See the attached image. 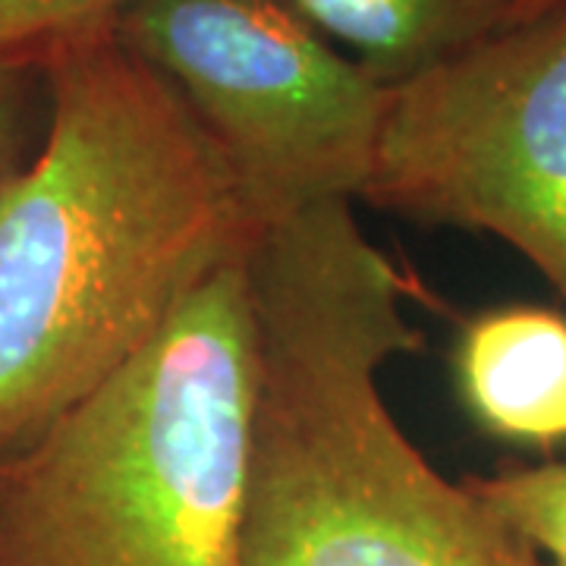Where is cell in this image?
<instances>
[{"label": "cell", "instance_id": "3957f363", "mask_svg": "<svg viewBox=\"0 0 566 566\" xmlns=\"http://www.w3.org/2000/svg\"><path fill=\"white\" fill-rule=\"evenodd\" d=\"M252 412L243 255L0 463V566H240Z\"/></svg>", "mask_w": 566, "mask_h": 566}, {"label": "cell", "instance_id": "8992f818", "mask_svg": "<svg viewBox=\"0 0 566 566\" xmlns=\"http://www.w3.org/2000/svg\"><path fill=\"white\" fill-rule=\"evenodd\" d=\"M469 416L510 444H566V315L504 305L465 324L453 353Z\"/></svg>", "mask_w": 566, "mask_h": 566}, {"label": "cell", "instance_id": "5b68a950", "mask_svg": "<svg viewBox=\"0 0 566 566\" xmlns=\"http://www.w3.org/2000/svg\"><path fill=\"white\" fill-rule=\"evenodd\" d=\"M363 199L501 237L566 303V0L387 88Z\"/></svg>", "mask_w": 566, "mask_h": 566}, {"label": "cell", "instance_id": "8fae6325", "mask_svg": "<svg viewBox=\"0 0 566 566\" xmlns=\"http://www.w3.org/2000/svg\"><path fill=\"white\" fill-rule=\"evenodd\" d=\"M551 3H557V0H538V7H551Z\"/></svg>", "mask_w": 566, "mask_h": 566}, {"label": "cell", "instance_id": "277c9868", "mask_svg": "<svg viewBox=\"0 0 566 566\" xmlns=\"http://www.w3.org/2000/svg\"><path fill=\"white\" fill-rule=\"evenodd\" d=\"M114 32L174 85L262 227L363 199L387 85L286 0H126Z\"/></svg>", "mask_w": 566, "mask_h": 566}, {"label": "cell", "instance_id": "30bf717a", "mask_svg": "<svg viewBox=\"0 0 566 566\" xmlns=\"http://www.w3.org/2000/svg\"><path fill=\"white\" fill-rule=\"evenodd\" d=\"M17 63L0 61V155L10 139V123H13V107H17Z\"/></svg>", "mask_w": 566, "mask_h": 566}, {"label": "cell", "instance_id": "52a82bcc", "mask_svg": "<svg viewBox=\"0 0 566 566\" xmlns=\"http://www.w3.org/2000/svg\"><path fill=\"white\" fill-rule=\"evenodd\" d=\"M322 35L387 88L463 54L513 22L545 10L538 0H286Z\"/></svg>", "mask_w": 566, "mask_h": 566}, {"label": "cell", "instance_id": "7a4b0ae2", "mask_svg": "<svg viewBox=\"0 0 566 566\" xmlns=\"http://www.w3.org/2000/svg\"><path fill=\"white\" fill-rule=\"evenodd\" d=\"M255 412L240 566H545L406 438L378 385L422 346L406 277L349 202L262 227L245 252Z\"/></svg>", "mask_w": 566, "mask_h": 566}, {"label": "cell", "instance_id": "6da1fadb", "mask_svg": "<svg viewBox=\"0 0 566 566\" xmlns=\"http://www.w3.org/2000/svg\"><path fill=\"white\" fill-rule=\"evenodd\" d=\"M44 61L48 136L0 180V463L139 356L262 230L214 142L114 25Z\"/></svg>", "mask_w": 566, "mask_h": 566}, {"label": "cell", "instance_id": "9c48e42d", "mask_svg": "<svg viewBox=\"0 0 566 566\" xmlns=\"http://www.w3.org/2000/svg\"><path fill=\"white\" fill-rule=\"evenodd\" d=\"M126 0H0V61L20 66L114 25Z\"/></svg>", "mask_w": 566, "mask_h": 566}, {"label": "cell", "instance_id": "ba28073f", "mask_svg": "<svg viewBox=\"0 0 566 566\" xmlns=\"http://www.w3.org/2000/svg\"><path fill=\"white\" fill-rule=\"evenodd\" d=\"M472 488L545 566H566V463L506 469Z\"/></svg>", "mask_w": 566, "mask_h": 566}]
</instances>
